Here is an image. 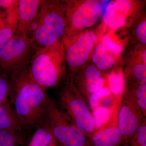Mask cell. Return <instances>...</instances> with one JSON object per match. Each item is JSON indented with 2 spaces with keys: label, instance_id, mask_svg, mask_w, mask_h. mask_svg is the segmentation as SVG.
<instances>
[{
  "label": "cell",
  "instance_id": "cell-1",
  "mask_svg": "<svg viewBox=\"0 0 146 146\" xmlns=\"http://www.w3.org/2000/svg\"><path fill=\"white\" fill-rule=\"evenodd\" d=\"M9 100L26 130L35 129L45 122L49 96L31 77L29 65L9 78Z\"/></svg>",
  "mask_w": 146,
  "mask_h": 146
},
{
  "label": "cell",
  "instance_id": "cell-2",
  "mask_svg": "<svg viewBox=\"0 0 146 146\" xmlns=\"http://www.w3.org/2000/svg\"><path fill=\"white\" fill-rule=\"evenodd\" d=\"M63 1L41 0L37 17L29 37L36 49L61 42L65 34Z\"/></svg>",
  "mask_w": 146,
  "mask_h": 146
},
{
  "label": "cell",
  "instance_id": "cell-3",
  "mask_svg": "<svg viewBox=\"0 0 146 146\" xmlns=\"http://www.w3.org/2000/svg\"><path fill=\"white\" fill-rule=\"evenodd\" d=\"M31 77L47 91L56 86L65 76L67 65L61 42L36 49L29 65Z\"/></svg>",
  "mask_w": 146,
  "mask_h": 146
},
{
  "label": "cell",
  "instance_id": "cell-4",
  "mask_svg": "<svg viewBox=\"0 0 146 146\" xmlns=\"http://www.w3.org/2000/svg\"><path fill=\"white\" fill-rule=\"evenodd\" d=\"M59 100L61 110L73 124L90 139L97 130L94 117L83 96L72 81L62 87Z\"/></svg>",
  "mask_w": 146,
  "mask_h": 146
},
{
  "label": "cell",
  "instance_id": "cell-5",
  "mask_svg": "<svg viewBox=\"0 0 146 146\" xmlns=\"http://www.w3.org/2000/svg\"><path fill=\"white\" fill-rule=\"evenodd\" d=\"M65 7V34L70 36L93 27L102 13L103 1L98 0L63 1Z\"/></svg>",
  "mask_w": 146,
  "mask_h": 146
},
{
  "label": "cell",
  "instance_id": "cell-6",
  "mask_svg": "<svg viewBox=\"0 0 146 146\" xmlns=\"http://www.w3.org/2000/svg\"><path fill=\"white\" fill-rule=\"evenodd\" d=\"M45 119L58 144L63 146H93L89 138L73 124L50 97L45 109Z\"/></svg>",
  "mask_w": 146,
  "mask_h": 146
},
{
  "label": "cell",
  "instance_id": "cell-7",
  "mask_svg": "<svg viewBox=\"0 0 146 146\" xmlns=\"http://www.w3.org/2000/svg\"><path fill=\"white\" fill-rule=\"evenodd\" d=\"M36 50L29 36L15 33L0 48V73L9 78L28 66Z\"/></svg>",
  "mask_w": 146,
  "mask_h": 146
},
{
  "label": "cell",
  "instance_id": "cell-8",
  "mask_svg": "<svg viewBox=\"0 0 146 146\" xmlns=\"http://www.w3.org/2000/svg\"><path fill=\"white\" fill-rule=\"evenodd\" d=\"M97 41L96 35L89 29L61 39L67 67L72 77L91 58Z\"/></svg>",
  "mask_w": 146,
  "mask_h": 146
},
{
  "label": "cell",
  "instance_id": "cell-9",
  "mask_svg": "<svg viewBox=\"0 0 146 146\" xmlns=\"http://www.w3.org/2000/svg\"><path fill=\"white\" fill-rule=\"evenodd\" d=\"M145 2L133 0H115L106 7L103 20L110 29H117L131 26L142 13Z\"/></svg>",
  "mask_w": 146,
  "mask_h": 146
},
{
  "label": "cell",
  "instance_id": "cell-10",
  "mask_svg": "<svg viewBox=\"0 0 146 146\" xmlns=\"http://www.w3.org/2000/svg\"><path fill=\"white\" fill-rule=\"evenodd\" d=\"M126 96L121 103L117 116L118 127L122 141H130L141 124L143 115L132 94Z\"/></svg>",
  "mask_w": 146,
  "mask_h": 146
},
{
  "label": "cell",
  "instance_id": "cell-11",
  "mask_svg": "<svg viewBox=\"0 0 146 146\" xmlns=\"http://www.w3.org/2000/svg\"><path fill=\"white\" fill-rule=\"evenodd\" d=\"M72 77L74 81L72 82L76 88L88 99L92 94L107 86L106 78L93 64L84 65Z\"/></svg>",
  "mask_w": 146,
  "mask_h": 146
},
{
  "label": "cell",
  "instance_id": "cell-12",
  "mask_svg": "<svg viewBox=\"0 0 146 146\" xmlns=\"http://www.w3.org/2000/svg\"><path fill=\"white\" fill-rule=\"evenodd\" d=\"M122 98L116 102L111 110L109 121L97 129L90 138L93 146H119L122 137L118 127V110Z\"/></svg>",
  "mask_w": 146,
  "mask_h": 146
},
{
  "label": "cell",
  "instance_id": "cell-13",
  "mask_svg": "<svg viewBox=\"0 0 146 146\" xmlns=\"http://www.w3.org/2000/svg\"><path fill=\"white\" fill-rule=\"evenodd\" d=\"M41 0H19V19L16 33L29 36L37 17Z\"/></svg>",
  "mask_w": 146,
  "mask_h": 146
},
{
  "label": "cell",
  "instance_id": "cell-14",
  "mask_svg": "<svg viewBox=\"0 0 146 146\" xmlns=\"http://www.w3.org/2000/svg\"><path fill=\"white\" fill-rule=\"evenodd\" d=\"M26 130L9 100L0 105V131L25 133Z\"/></svg>",
  "mask_w": 146,
  "mask_h": 146
},
{
  "label": "cell",
  "instance_id": "cell-15",
  "mask_svg": "<svg viewBox=\"0 0 146 146\" xmlns=\"http://www.w3.org/2000/svg\"><path fill=\"white\" fill-rule=\"evenodd\" d=\"M91 58L93 64L101 72L111 69L116 61L115 56L108 51L102 42L95 46Z\"/></svg>",
  "mask_w": 146,
  "mask_h": 146
},
{
  "label": "cell",
  "instance_id": "cell-16",
  "mask_svg": "<svg viewBox=\"0 0 146 146\" xmlns=\"http://www.w3.org/2000/svg\"><path fill=\"white\" fill-rule=\"evenodd\" d=\"M123 73L125 76L133 83L146 82V64L132 55L128 59Z\"/></svg>",
  "mask_w": 146,
  "mask_h": 146
},
{
  "label": "cell",
  "instance_id": "cell-17",
  "mask_svg": "<svg viewBox=\"0 0 146 146\" xmlns=\"http://www.w3.org/2000/svg\"><path fill=\"white\" fill-rule=\"evenodd\" d=\"M107 86L112 94L117 97L122 96L125 90V76L121 69L111 71L106 77Z\"/></svg>",
  "mask_w": 146,
  "mask_h": 146
},
{
  "label": "cell",
  "instance_id": "cell-18",
  "mask_svg": "<svg viewBox=\"0 0 146 146\" xmlns=\"http://www.w3.org/2000/svg\"><path fill=\"white\" fill-rule=\"evenodd\" d=\"M19 0H0V9L5 15L7 22L16 33L19 19Z\"/></svg>",
  "mask_w": 146,
  "mask_h": 146
},
{
  "label": "cell",
  "instance_id": "cell-19",
  "mask_svg": "<svg viewBox=\"0 0 146 146\" xmlns=\"http://www.w3.org/2000/svg\"><path fill=\"white\" fill-rule=\"evenodd\" d=\"M56 141L46 122L37 128L28 146H48Z\"/></svg>",
  "mask_w": 146,
  "mask_h": 146
},
{
  "label": "cell",
  "instance_id": "cell-20",
  "mask_svg": "<svg viewBox=\"0 0 146 146\" xmlns=\"http://www.w3.org/2000/svg\"><path fill=\"white\" fill-rule=\"evenodd\" d=\"M132 34L138 45H146V14L142 13L131 25Z\"/></svg>",
  "mask_w": 146,
  "mask_h": 146
},
{
  "label": "cell",
  "instance_id": "cell-21",
  "mask_svg": "<svg viewBox=\"0 0 146 146\" xmlns=\"http://www.w3.org/2000/svg\"><path fill=\"white\" fill-rule=\"evenodd\" d=\"M25 139V133L0 131V146H23Z\"/></svg>",
  "mask_w": 146,
  "mask_h": 146
},
{
  "label": "cell",
  "instance_id": "cell-22",
  "mask_svg": "<svg viewBox=\"0 0 146 146\" xmlns=\"http://www.w3.org/2000/svg\"><path fill=\"white\" fill-rule=\"evenodd\" d=\"M15 34L13 28L7 22L3 11L0 9V48Z\"/></svg>",
  "mask_w": 146,
  "mask_h": 146
},
{
  "label": "cell",
  "instance_id": "cell-23",
  "mask_svg": "<svg viewBox=\"0 0 146 146\" xmlns=\"http://www.w3.org/2000/svg\"><path fill=\"white\" fill-rule=\"evenodd\" d=\"M133 89L136 103L144 116H146V82L135 83Z\"/></svg>",
  "mask_w": 146,
  "mask_h": 146
},
{
  "label": "cell",
  "instance_id": "cell-24",
  "mask_svg": "<svg viewBox=\"0 0 146 146\" xmlns=\"http://www.w3.org/2000/svg\"><path fill=\"white\" fill-rule=\"evenodd\" d=\"M101 42L105 46L108 51L114 56H119L121 54L123 50V45L115 42L109 35H106L103 36Z\"/></svg>",
  "mask_w": 146,
  "mask_h": 146
},
{
  "label": "cell",
  "instance_id": "cell-25",
  "mask_svg": "<svg viewBox=\"0 0 146 146\" xmlns=\"http://www.w3.org/2000/svg\"><path fill=\"white\" fill-rule=\"evenodd\" d=\"M92 112L97 130L109 121L111 110L98 107Z\"/></svg>",
  "mask_w": 146,
  "mask_h": 146
},
{
  "label": "cell",
  "instance_id": "cell-26",
  "mask_svg": "<svg viewBox=\"0 0 146 146\" xmlns=\"http://www.w3.org/2000/svg\"><path fill=\"white\" fill-rule=\"evenodd\" d=\"M111 94L112 93L107 86L92 94L88 98L89 105L92 111L98 107L99 103L102 98Z\"/></svg>",
  "mask_w": 146,
  "mask_h": 146
},
{
  "label": "cell",
  "instance_id": "cell-27",
  "mask_svg": "<svg viewBox=\"0 0 146 146\" xmlns=\"http://www.w3.org/2000/svg\"><path fill=\"white\" fill-rule=\"evenodd\" d=\"M128 141L132 146H146V121L141 123L133 138Z\"/></svg>",
  "mask_w": 146,
  "mask_h": 146
},
{
  "label": "cell",
  "instance_id": "cell-28",
  "mask_svg": "<svg viewBox=\"0 0 146 146\" xmlns=\"http://www.w3.org/2000/svg\"><path fill=\"white\" fill-rule=\"evenodd\" d=\"M9 97V82L6 76L0 73V105L8 100Z\"/></svg>",
  "mask_w": 146,
  "mask_h": 146
},
{
  "label": "cell",
  "instance_id": "cell-29",
  "mask_svg": "<svg viewBox=\"0 0 146 146\" xmlns=\"http://www.w3.org/2000/svg\"><path fill=\"white\" fill-rule=\"evenodd\" d=\"M122 142L123 143V146H131L128 141H122Z\"/></svg>",
  "mask_w": 146,
  "mask_h": 146
},
{
  "label": "cell",
  "instance_id": "cell-30",
  "mask_svg": "<svg viewBox=\"0 0 146 146\" xmlns=\"http://www.w3.org/2000/svg\"><path fill=\"white\" fill-rule=\"evenodd\" d=\"M48 146H58V145L57 142L56 141H54L52 143H51Z\"/></svg>",
  "mask_w": 146,
  "mask_h": 146
},
{
  "label": "cell",
  "instance_id": "cell-31",
  "mask_svg": "<svg viewBox=\"0 0 146 146\" xmlns=\"http://www.w3.org/2000/svg\"><path fill=\"white\" fill-rule=\"evenodd\" d=\"M58 145V146H63L62 145H60V144H58V143H57Z\"/></svg>",
  "mask_w": 146,
  "mask_h": 146
}]
</instances>
